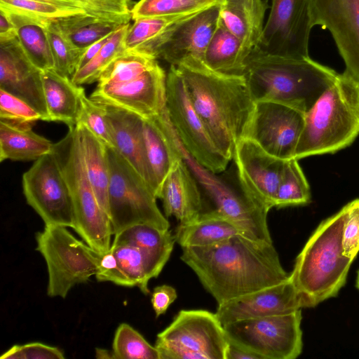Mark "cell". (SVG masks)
Here are the masks:
<instances>
[{
    "label": "cell",
    "instance_id": "cell-1",
    "mask_svg": "<svg viewBox=\"0 0 359 359\" xmlns=\"http://www.w3.org/2000/svg\"><path fill=\"white\" fill-rule=\"evenodd\" d=\"M180 258L217 304L280 283L290 277L273 243L243 235L212 245L182 248Z\"/></svg>",
    "mask_w": 359,
    "mask_h": 359
},
{
    "label": "cell",
    "instance_id": "cell-2",
    "mask_svg": "<svg viewBox=\"0 0 359 359\" xmlns=\"http://www.w3.org/2000/svg\"><path fill=\"white\" fill-rule=\"evenodd\" d=\"M176 67L211 139L231 161L245 137L255 104L244 77L214 72L204 62Z\"/></svg>",
    "mask_w": 359,
    "mask_h": 359
},
{
    "label": "cell",
    "instance_id": "cell-3",
    "mask_svg": "<svg viewBox=\"0 0 359 359\" xmlns=\"http://www.w3.org/2000/svg\"><path fill=\"white\" fill-rule=\"evenodd\" d=\"M338 74L310 57H285L256 48L247 58L243 77L255 102H277L305 114Z\"/></svg>",
    "mask_w": 359,
    "mask_h": 359
},
{
    "label": "cell",
    "instance_id": "cell-4",
    "mask_svg": "<svg viewBox=\"0 0 359 359\" xmlns=\"http://www.w3.org/2000/svg\"><path fill=\"white\" fill-rule=\"evenodd\" d=\"M346 219L345 205L318 225L296 258L290 279L302 297L305 308L336 297L346 283L354 260L343 253Z\"/></svg>",
    "mask_w": 359,
    "mask_h": 359
},
{
    "label": "cell",
    "instance_id": "cell-5",
    "mask_svg": "<svg viewBox=\"0 0 359 359\" xmlns=\"http://www.w3.org/2000/svg\"><path fill=\"white\" fill-rule=\"evenodd\" d=\"M359 135V84L344 72L304 114L294 158L334 154Z\"/></svg>",
    "mask_w": 359,
    "mask_h": 359
},
{
    "label": "cell",
    "instance_id": "cell-6",
    "mask_svg": "<svg viewBox=\"0 0 359 359\" xmlns=\"http://www.w3.org/2000/svg\"><path fill=\"white\" fill-rule=\"evenodd\" d=\"M52 152L69 187L74 211V231L102 254L111 248L113 235L109 216L101 208L88 180L76 126L54 143Z\"/></svg>",
    "mask_w": 359,
    "mask_h": 359
},
{
    "label": "cell",
    "instance_id": "cell-7",
    "mask_svg": "<svg viewBox=\"0 0 359 359\" xmlns=\"http://www.w3.org/2000/svg\"><path fill=\"white\" fill-rule=\"evenodd\" d=\"M109 165V217L113 235L138 224L169 229L170 223L160 211L151 189L117 151L107 146Z\"/></svg>",
    "mask_w": 359,
    "mask_h": 359
},
{
    "label": "cell",
    "instance_id": "cell-8",
    "mask_svg": "<svg viewBox=\"0 0 359 359\" xmlns=\"http://www.w3.org/2000/svg\"><path fill=\"white\" fill-rule=\"evenodd\" d=\"M36 248L48 269L47 294L65 298L76 285L97 273L103 254L77 239L67 227L45 225L36 234Z\"/></svg>",
    "mask_w": 359,
    "mask_h": 359
},
{
    "label": "cell",
    "instance_id": "cell-9",
    "mask_svg": "<svg viewBox=\"0 0 359 359\" xmlns=\"http://www.w3.org/2000/svg\"><path fill=\"white\" fill-rule=\"evenodd\" d=\"M175 140L182 157L208 198L201 215L221 217L236 225L245 236L273 243L267 224L269 210L250 198L240 184L237 187L229 185L216 173L198 163L184 148L176 133Z\"/></svg>",
    "mask_w": 359,
    "mask_h": 359
},
{
    "label": "cell",
    "instance_id": "cell-10",
    "mask_svg": "<svg viewBox=\"0 0 359 359\" xmlns=\"http://www.w3.org/2000/svg\"><path fill=\"white\" fill-rule=\"evenodd\" d=\"M229 341L217 316L206 310H181L157 334L160 359H226Z\"/></svg>",
    "mask_w": 359,
    "mask_h": 359
},
{
    "label": "cell",
    "instance_id": "cell-11",
    "mask_svg": "<svg viewBox=\"0 0 359 359\" xmlns=\"http://www.w3.org/2000/svg\"><path fill=\"white\" fill-rule=\"evenodd\" d=\"M302 309L224 325L229 341L259 359H294L303 347Z\"/></svg>",
    "mask_w": 359,
    "mask_h": 359
},
{
    "label": "cell",
    "instance_id": "cell-12",
    "mask_svg": "<svg viewBox=\"0 0 359 359\" xmlns=\"http://www.w3.org/2000/svg\"><path fill=\"white\" fill-rule=\"evenodd\" d=\"M165 108L170 122L186 151L214 173L224 171L230 161L219 150L195 111L183 79L170 65L166 77Z\"/></svg>",
    "mask_w": 359,
    "mask_h": 359
},
{
    "label": "cell",
    "instance_id": "cell-13",
    "mask_svg": "<svg viewBox=\"0 0 359 359\" xmlns=\"http://www.w3.org/2000/svg\"><path fill=\"white\" fill-rule=\"evenodd\" d=\"M27 203L45 225L74 227V211L70 191L53 152L35 161L22 175Z\"/></svg>",
    "mask_w": 359,
    "mask_h": 359
},
{
    "label": "cell",
    "instance_id": "cell-14",
    "mask_svg": "<svg viewBox=\"0 0 359 359\" xmlns=\"http://www.w3.org/2000/svg\"><path fill=\"white\" fill-rule=\"evenodd\" d=\"M313 27L310 0H272L257 48L273 55L309 57V36Z\"/></svg>",
    "mask_w": 359,
    "mask_h": 359
},
{
    "label": "cell",
    "instance_id": "cell-15",
    "mask_svg": "<svg viewBox=\"0 0 359 359\" xmlns=\"http://www.w3.org/2000/svg\"><path fill=\"white\" fill-rule=\"evenodd\" d=\"M304 126V114L297 109L273 101H257L245 137L270 154L289 160L294 158Z\"/></svg>",
    "mask_w": 359,
    "mask_h": 359
},
{
    "label": "cell",
    "instance_id": "cell-16",
    "mask_svg": "<svg viewBox=\"0 0 359 359\" xmlns=\"http://www.w3.org/2000/svg\"><path fill=\"white\" fill-rule=\"evenodd\" d=\"M241 187L245 194L269 211L275 207L278 187L285 163L250 138L237 144L233 155Z\"/></svg>",
    "mask_w": 359,
    "mask_h": 359
},
{
    "label": "cell",
    "instance_id": "cell-17",
    "mask_svg": "<svg viewBox=\"0 0 359 359\" xmlns=\"http://www.w3.org/2000/svg\"><path fill=\"white\" fill-rule=\"evenodd\" d=\"M166 77L156 63L137 78L119 84H97L90 98L113 105L148 118L165 109Z\"/></svg>",
    "mask_w": 359,
    "mask_h": 359
},
{
    "label": "cell",
    "instance_id": "cell-18",
    "mask_svg": "<svg viewBox=\"0 0 359 359\" xmlns=\"http://www.w3.org/2000/svg\"><path fill=\"white\" fill-rule=\"evenodd\" d=\"M313 26L331 33L346 69L359 84V0H310Z\"/></svg>",
    "mask_w": 359,
    "mask_h": 359
},
{
    "label": "cell",
    "instance_id": "cell-19",
    "mask_svg": "<svg viewBox=\"0 0 359 359\" xmlns=\"http://www.w3.org/2000/svg\"><path fill=\"white\" fill-rule=\"evenodd\" d=\"M219 19V3L176 25L162 37L157 59L170 65L204 62L207 46Z\"/></svg>",
    "mask_w": 359,
    "mask_h": 359
},
{
    "label": "cell",
    "instance_id": "cell-20",
    "mask_svg": "<svg viewBox=\"0 0 359 359\" xmlns=\"http://www.w3.org/2000/svg\"><path fill=\"white\" fill-rule=\"evenodd\" d=\"M305 308L302 297L290 279L218 304L222 325L250 318L291 313Z\"/></svg>",
    "mask_w": 359,
    "mask_h": 359
},
{
    "label": "cell",
    "instance_id": "cell-21",
    "mask_svg": "<svg viewBox=\"0 0 359 359\" xmlns=\"http://www.w3.org/2000/svg\"><path fill=\"white\" fill-rule=\"evenodd\" d=\"M0 89L30 104L48 121L41 71L25 55L17 36L0 41Z\"/></svg>",
    "mask_w": 359,
    "mask_h": 359
},
{
    "label": "cell",
    "instance_id": "cell-22",
    "mask_svg": "<svg viewBox=\"0 0 359 359\" xmlns=\"http://www.w3.org/2000/svg\"><path fill=\"white\" fill-rule=\"evenodd\" d=\"M142 133L151 188L158 198L163 180L182 158L166 108L156 116L143 118Z\"/></svg>",
    "mask_w": 359,
    "mask_h": 359
},
{
    "label": "cell",
    "instance_id": "cell-23",
    "mask_svg": "<svg viewBox=\"0 0 359 359\" xmlns=\"http://www.w3.org/2000/svg\"><path fill=\"white\" fill-rule=\"evenodd\" d=\"M197 180L182 157L163 180L158 198L165 215L173 216L179 224L197 219L203 209V197Z\"/></svg>",
    "mask_w": 359,
    "mask_h": 359
},
{
    "label": "cell",
    "instance_id": "cell-24",
    "mask_svg": "<svg viewBox=\"0 0 359 359\" xmlns=\"http://www.w3.org/2000/svg\"><path fill=\"white\" fill-rule=\"evenodd\" d=\"M102 104L106 110L114 148L151 189L143 139V118L118 107Z\"/></svg>",
    "mask_w": 359,
    "mask_h": 359
},
{
    "label": "cell",
    "instance_id": "cell-25",
    "mask_svg": "<svg viewBox=\"0 0 359 359\" xmlns=\"http://www.w3.org/2000/svg\"><path fill=\"white\" fill-rule=\"evenodd\" d=\"M269 7L266 0H220L219 18L251 52L259 45Z\"/></svg>",
    "mask_w": 359,
    "mask_h": 359
},
{
    "label": "cell",
    "instance_id": "cell-26",
    "mask_svg": "<svg viewBox=\"0 0 359 359\" xmlns=\"http://www.w3.org/2000/svg\"><path fill=\"white\" fill-rule=\"evenodd\" d=\"M44 96L48 110V121L62 122L74 127L80 109V97L84 90L70 77L55 69L41 71Z\"/></svg>",
    "mask_w": 359,
    "mask_h": 359
},
{
    "label": "cell",
    "instance_id": "cell-27",
    "mask_svg": "<svg viewBox=\"0 0 359 359\" xmlns=\"http://www.w3.org/2000/svg\"><path fill=\"white\" fill-rule=\"evenodd\" d=\"M30 123L0 118V161L37 160L53 151L54 143L34 133Z\"/></svg>",
    "mask_w": 359,
    "mask_h": 359
},
{
    "label": "cell",
    "instance_id": "cell-28",
    "mask_svg": "<svg viewBox=\"0 0 359 359\" xmlns=\"http://www.w3.org/2000/svg\"><path fill=\"white\" fill-rule=\"evenodd\" d=\"M250 53L219 18L205 49L204 63L214 72L243 76L246 60Z\"/></svg>",
    "mask_w": 359,
    "mask_h": 359
},
{
    "label": "cell",
    "instance_id": "cell-29",
    "mask_svg": "<svg viewBox=\"0 0 359 359\" xmlns=\"http://www.w3.org/2000/svg\"><path fill=\"white\" fill-rule=\"evenodd\" d=\"M76 128L88 180L101 208L109 216V165L107 146L84 126L76 124Z\"/></svg>",
    "mask_w": 359,
    "mask_h": 359
},
{
    "label": "cell",
    "instance_id": "cell-30",
    "mask_svg": "<svg viewBox=\"0 0 359 359\" xmlns=\"http://www.w3.org/2000/svg\"><path fill=\"white\" fill-rule=\"evenodd\" d=\"M197 13L144 17L134 20L124 39L126 50L157 59L158 49L164 34Z\"/></svg>",
    "mask_w": 359,
    "mask_h": 359
},
{
    "label": "cell",
    "instance_id": "cell-31",
    "mask_svg": "<svg viewBox=\"0 0 359 359\" xmlns=\"http://www.w3.org/2000/svg\"><path fill=\"white\" fill-rule=\"evenodd\" d=\"M237 235L244 236L231 222L217 215L202 214L191 222L179 224L174 237L182 248L212 245Z\"/></svg>",
    "mask_w": 359,
    "mask_h": 359
},
{
    "label": "cell",
    "instance_id": "cell-32",
    "mask_svg": "<svg viewBox=\"0 0 359 359\" xmlns=\"http://www.w3.org/2000/svg\"><path fill=\"white\" fill-rule=\"evenodd\" d=\"M175 239L169 229L138 224L114 235V244H127L140 249L163 269L172 252Z\"/></svg>",
    "mask_w": 359,
    "mask_h": 359
},
{
    "label": "cell",
    "instance_id": "cell-33",
    "mask_svg": "<svg viewBox=\"0 0 359 359\" xmlns=\"http://www.w3.org/2000/svg\"><path fill=\"white\" fill-rule=\"evenodd\" d=\"M3 11L13 24L20 46L29 61L41 71L55 69L53 54L44 26L25 15Z\"/></svg>",
    "mask_w": 359,
    "mask_h": 359
},
{
    "label": "cell",
    "instance_id": "cell-34",
    "mask_svg": "<svg viewBox=\"0 0 359 359\" xmlns=\"http://www.w3.org/2000/svg\"><path fill=\"white\" fill-rule=\"evenodd\" d=\"M0 9L32 18L44 27L61 19L87 15L82 8L62 0H0Z\"/></svg>",
    "mask_w": 359,
    "mask_h": 359
},
{
    "label": "cell",
    "instance_id": "cell-35",
    "mask_svg": "<svg viewBox=\"0 0 359 359\" xmlns=\"http://www.w3.org/2000/svg\"><path fill=\"white\" fill-rule=\"evenodd\" d=\"M110 250L115 255L119 267L130 280L132 287H138L144 294L150 291L148 283L162 271L140 249L127 244L112 243Z\"/></svg>",
    "mask_w": 359,
    "mask_h": 359
},
{
    "label": "cell",
    "instance_id": "cell-36",
    "mask_svg": "<svg viewBox=\"0 0 359 359\" xmlns=\"http://www.w3.org/2000/svg\"><path fill=\"white\" fill-rule=\"evenodd\" d=\"M53 22L76 47L81 50H86L123 25L100 20L88 15L72 16Z\"/></svg>",
    "mask_w": 359,
    "mask_h": 359
},
{
    "label": "cell",
    "instance_id": "cell-37",
    "mask_svg": "<svg viewBox=\"0 0 359 359\" xmlns=\"http://www.w3.org/2000/svg\"><path fill=\"white\" fill-rule=\"evenodd\" d=\"M130 25V22L123 24L112 33L99 53L85 66L75 72L71 78L74 83L80 86L98 81L111 62L126 51L124 39Z\"/></svg>",
    "mask_w": 359,
    "mask_h": 359
},
{
    "label": "cell",
    "instance_id": "cell-38",
    "mask_svg": "<svg viewBox=\"0 0 359 359\" xmlns=\"http://www.w3.org/2000/svg\"><path fill=\"white\" fill-rule=\"evenodd\" d=\"M310 201V187L298 160H287L278 187L275 207L303 205Z\"/></svg>",
    "mask_w": 359,
    "mask_h": 359
},
{
    "label": "cell",
    "instance_id": "cell-39",
    "mask_svg": "<svg viewBox=\"0 0 359 359\" xmlns=\"http://www.w3.org/2000/svg\"><path fill=\"white\" fill-rule=\"evenodd\" d=\"M156 59L126 51L114 60L98 79V84H119L135 79L152 68Z\"/></svg>",
    "mask_w": 359,
    "mask_h": 359
},
{
    "label": "cell",
    "instance_id": "cell-40",
    "mask_svg": "<svg viewBox=\"0 0 359 359\" xmlns=\"http://www.w3.org/2000/svg\"><path fill=\"white\" fill-rule=\"evenodd\" d=\"M116 359H160L157 348L127 323L117 327L112 344Z\"/></svg>",
    "mask_w": 359,
    "mask_h": 359
},
{
    "label": "cell",
    "instance_id": "cell-41",
    "mask_svg": "<svg viewBox=\"0 0 359 359\" xmlns=\"http://www.w3.org/2000/svg\"><path fill=\"white\" fill-rule=\"evenodd\" d=\"M220 0H140L131 9L132 19L199 12Z\"/></svg>",
    "mask_w": 359,
    "mask_h": 359
},
{
    "label": "cell",
    "instance_id": "cell-42",
    "mask_svg": "<svg viewBox=\"0 0 359 359\" xmlns=\"http://www.w3.org/2000/svg\"><path fill=\"white\" fill-rule=\"evenodd\" d=\"M45 29L53 54L55 70L72 78L85 50L76 47L60 32L55 23L46 25Z\"/></svg>",
    "mask_w": 359,
    "mask_h": 359
},
{
    "label": "cell",
    "instance_id": "cell-43",
    "mask_svg": "<svg viewBox=\"0 0 359 359\" xmlns=\"http://www.w3.org/2000/svg\"><path fill=\"white\" fill-rule=\"evenodd\" d=\"M76 124L84 126L104 144L114 148L104 105L88 98L84 90L80 97V109Z\"/></svg>",
    "mask_w": 359,
    "mask_h": 359
},
{
    "label": "cell",
    "instance_id": "cell-44",
    "mask_svg": "<svg viewBox=\"0 0 359 359\" xmlns=\"http://www.w3.org/2000/svg\"><path fill=\"white\" fill-rule=\"evenodd\" d=\"M85 11L87 15L100 20L118 24L129 23L131 0H62Z\"/></svg>",
    "mask_w": 359,
    "mask_h": 359
},
{
    "label": "cell",
    "instance_id": "cell-45",
    "mask_svg": "<svg viewBox=\"0 0 359 359\" xmlns=\"http://www.w3.org/2000/svg\"><path fill=\"white\" fill-rule=\"evenodd\" d=\"M0 118L33 123L42 116L24 100L0 89Z\"/></svg>",
    "mask_w": 359,
    "mask_h": 359
},
{
    "label": "cell",
    "instance_id": "cell-46",
    "mask_svg": "<svg viewBox=\"0 0 359 359\" xmlns=\"http://www.w3.org/2000/svg\"><path fill=\"white\" fill-rule=\"evenodd\" d=\"M63 351L57 347L41 342L14 345L4 352L1 359H64Z\"/></svg>",
    "mask_w": 359,
    "mask_h": 359
},
{
    "label": "cell",
    "instance_id": "cell-47",
    "mask_svg": "<svg viewBox=\"0 0 359 359\" xmlns=\"http://www.w3.org/2000/svg\"><path fill=\"white\" fill-rule=\"evenodd\" d=\"M346 205L347 219L343 233V253L346 257L354 259L359 252V198Z\"/></svg>",
    "mask_w": 359,
    "mask_h": 359
},
{
    "label": "cell",
    "instance_id": "cell-48",
    "mask_svg": "<svg viewBox=\"0 0 359 359\" xmlns=\"http://www.w3.org/2000/svg\"><path fill=\"white\" fill-rule=\"evenodd\" d=\"M97 281L111 282L116 285L132 287V285L118 266L111 250L103 254L97 273L95 276Z\"/></svg>",
    "mask_w": 359,
    "mask_h": 359
},
{
    "label": "cell",
    "instance_id": "cell-49",
    "mask_svg": "<svg viewBox=\"0 0 359 359\" xmlns=\"http://www.w3.org/2000/svg\"><path fill=\"white\" fill-rule=\"evenodd\" d=\"M177 297V291L173 287L168 285L156 287L151 293V302L156 318L165 313Z\"/></svg>",
    "mask_w": 359,
    "mask_h": 359
},
{
    "label": "cell",
    "instance_id": "cell-50",
    "mask_svg": "<svg viewBox=\"0 0 359 359\" xmlns=\"http://www.w3.org/2000/svg\"><path fill=\"white\" fill-rule=\"evenodd\" d=\"M112 33L88 46L84 51L79 62L77 69L83 67L88 63L101 50L106 42L109 40ZM76 69V70H77Z\"/></svg>",
    "mask_w": 359,
    "mask_h": 359
},
{
    "label": "cell",
    "instance_id": "cell-51",
    "mask_svg": "<svg viewBox=\"0 0 359 359\" xmlns=\"http://www.w3.org/2000/svg\"><path fill=\"white\" fill-rule=\"evenodd\" d=\"M17 36L15 28L8 15L0 10V41H6Z\"/></svg>",
    "mask_w": 359,
    "mask_h": 359
},
{
    "label": "cell",
    "instance_id": "cell-52",
    "mask_svg": "<svg viewBox=\"0 0 359 359\" xmlns=\"http://www.w3.org/2000/svg\"><path fill=\"white\" fill-rule=\"evenodd\" d=\"M226 359H259L256 355L248 352L229 342Z\"/></svg>",
    "mask_w": 359,
    "mask_h": 359
},
{
    "label": "cell",
    "instance_id": "cell-53",
    "mask_svg": "<svg viewBox=\"0 0 359 359\" xmlns=\"http://www.w3.org/2000/svg\"><path fill=\"white\" fill-rule=\"evenodd\" d=\"M97 358H114L113 352L110 353L109 351L103 349H96Z\"/></svg>",
    "mask_w": 359,
    "mask_h": 359
},
{
    "label": "cell",
    "instance_id": "cell-54",
    "mask_svg": "<svg viewBox=\"0 0 359 359\" xmlns=\"http://www.w3.org/2000/svg\"><path fill=\"white\" fill-rule=\"evenodd\" d=\"M356 287L359 290V270L358 271V276L356 279Z\"/></svg>",
    "mask_w": 359,
    "mask_h": 359
}]
</instances>
